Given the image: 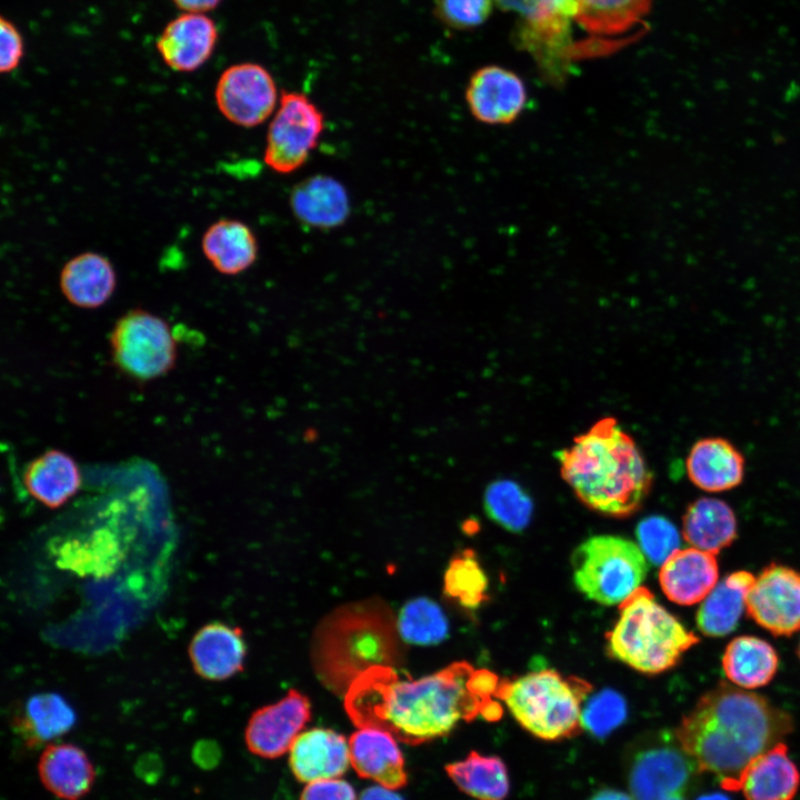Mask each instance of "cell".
<instances>
[{"instance_id": "6da1fadb", "label": "cell", "mask_w": 800, "mask_h": 800, "mask_svg": "<svg viewBox=\"0 0 800 800\" xmlns=\"http://www.w3.org/2000/svg\"><path fill=\"white\" fill-rule=\"evenodd\" d=\"M500 680L467 661L418 680H403L392 667L378 666L351 683L344 707L358 728H380L416 746L447 736L461 721L499 720L502 708L493 698Z\"/></svg>"}, {"instance_id": "7a4b0ae2", "label": "cell", "mask_w": 800, "mask_h": 800, "mask_svg": "<svg viewBox=\"0 0 800 800\" xmlns=\"http://www.w3.org/2000/svg\"><path fill=\"white\" fill-rule=\"evenodd\" d=\"M792 729L791 716L766 697L720 682L698 699L674 733L700 773H711L721 788L737 791L749 763Z\"/></svg>"}, {"instance_id": "3957f363", "label": "cell", "mask_w": 800, "mask_h": 800, "mask_svg": "<svg viewBox=\"0 0 800 800\" xmlns=\"http://www.w3.org/2000/svg\"><path fill=\"white\" fill-rule=\"evenodd\" d=\"M560 474L578 499L604 516L636 513L650 493L653 474L633 438L613 417H603L554 453Z\"/></svg>"}, {"instance_id": "277c9868", "label": "cell", "mask_w": 800, "mask_h": 800, "mask_svg": "<svg viewBox=\"0 0 800 800\" xmlns=\"http://www.w3.org/2000/svg\"><path fill=\"white\" fill-rule=\"evenodd\" d=\"M400 633L390 608L378 600L340 607L316 630L313 667L331 690L346 693L367 670L400 659Z\"/></svg>"}, {"instance_id": "5b68a950", "label": "cell", "mask_w": 800, "mask_h": 800, "mask_svg": "<svg viewBox=\"0 0 800 800\" xmlns=\"http://www.w3.org/2000/svg\"><path fill=\"white\" fill-rule=\"evenodd\" d=\"M606 637L610 657L646 674L671 669L700 641L644 587L619 604V618Z\"/></svg>"}, {"instance_id": "8992f818", "label": "cell", "mask_w": 800, "mask_h": 800, "mask_svg": "<svg viewBox=\"0 0 800 800\" xmlns=\"http://www.w3.org/2000/svg\"><path fill=\"white\" fill-rule=\"evenodd\" d=\"M592 686L582 678L553 669L530 671L513 680L501 679L496 698L533 737L546 741L571 738L582 729V704Z\"/></svg>"}, {"instance_id": "52a82bcc", "label": "cell", "mask_w": 800, "mask_h": 800, "mask_svg": "<svg viewBox=\"0 0 800 800\" xmlns=\"http://www.w3.org/2000/svg\"><path fill=\"white\" fill-rule=\"evenodd\" d=\"M573 582L589 600L620 604L643 582L648 562L640 547L618 536H593L571 557Z\"/></svg>"}, {"instance_id": "ba28073f", "label": "cell", "mask_w": 800, "mask_h": 800, "mask_svg": "<svg viewBox=\"0 0 800 800\" xmlns=\"http://www.w3.org/2000/svg\"><path fill=\"white\" fill-rule=\"evenodd\" d=\"M626 773L634 800H688L700 771L674 731L659 730L631 744Z\"/></svg>"}, {"instance_id": "9c48e42d", "label": "cell", "mask_w": 800, "mask_h": 800, "mask_svg": "<svg viewBox=\"0 0 800 800\" xmlns=\"http://www.w3.org/2000/svg\"><path fill=\"white\" fill-rule=\"evenodd\" d=\"M517 16V41L542 72L560 81L576 60V40L570 0H494Z\"/></svg>"}, {"instance_id": "30bf717a", "label": "cell", "mask_w": 800, "mask_h": 800, "mask_svg": "<svg viewBox=\"0 0 800 800\" xmlns=\"http://www.w3.org/2000/svg\"><path fill=\"white\" fill-rule=\"evenodd\" d=\"M109 343L114 364L136 380L159 378L176 364L177 344L168 322L143 309L123 313Z\"/></svg>"}, {"instance_id": "8fae6325", "label": "cell", "mask_w": 800, "mask_h": 800, "mask_svg": "<svg viewBox=\"0 0 800 800\" xmlns=\"http://www.w3.org/2000/svg\"><path fill=\"white\" fill-rule=\"evenodd\" d=\"M653 0H570L573 22L584 33L576 60L607 56L638 40Z\"/></svg>"}, {"instance_id": "7c38bea8", "label": "cell", "mask_w": 800, "mask_h": 800, "mask_svg": "<svg viewBox=\"0 0 800 800\" xmlns=\"http://www.w3.org/2000/svg\"><path fill=\"white\" fill-rule=\"evenodd\" d=\"M324 130V116L300 92H282L269 123L263 160L274 172L297 171L308 160Z\"/></svg>"}, {"instance_id": "4fadbf2b", "label": "cell", "mask_w": 800, "mask_h": 800, "mask_svg": "<svg viewBox=\"0 0 800 800\" xmlns=\"http://www.w3.org/2000/svg\"><path fill=\"white\" fill-rule=\"evenodd\" d=\"M214 98L221 114L243 128L263 123L276 112L280 100L271 73L253 62L227 68L217 82Z\"/></svg>"}, {"instance_id": "5bb4252c", "label": "cell", "mask_w": 800, "mask_h": 800, "mask_svg": "<svg viewBox=\"0 0 800 800\" xmlns=\"http://www.w3.org/2000/svg\"><path fill=\"white\" fill-rule=\"evenodd\" d=\"M751 619L774 636L800 630V572L771 563L756 577L746 600Z\"/></svg>"}, {"instance_id": "9a60e30c", "label": "cell", "mask_w": 800, "mask_h": 800, "mask_svg": "<svg viewBox=\"0 0 800 800\" xmlns=\"http://www.w3.org/2000/svg\"><path fill=\"white\" fill-rule=\"evenodd\" d=\"M310 716L308 698L291 689L278 702L252 713L244 731L249 751L268 759L281 757L290 750Z\"/></svg>"}, {"instance_id": "2e32d148", "label": "cell", "mask_w": 800, "mask_h": 800, "mask_svg": "<svg viewBox=\"0 0 800 800\" xmlns=\"http://www.w3.org/2000/svg\"><path fill=\"white\" fill-rule=\"evenodd\" d=\"M466 101L471 116L484 124H510L524 110L527 89L513 71L500 66H486L470 78Z\"/></svg>"}, {"instance_id": "e0dca14e", "label": "cell", "mask_w": 800, "mask_h": 800, "mask_svg": "<svg viewBox=\"0 0 800 800\" xmlns=\"http://www.w3.org/2000/svg\"><path fill=\"white\" fill-rule=\"evenodd\" d=\"M217 40L218 29L209 17L186 12L166 26L156 47L169 68L191 72L211 57Z\"/></svg>"}, {"instance_id": "ac0fdd59", "label": "cell", "mask_w": 800, "mask_h": 800, "mask_svg": "<svg viewBox=\"0 0 800 800\" xmlns=\"http://www.w3.org/2000/svg\"><path fill=\"white\" fill-rule=\"evenodd\" d=\"M686 471L697 488L718 493L740 486L746 476V458L728 439L704 437L697 440L686 458Z\"/></svg>"}, {"instance_id": "d6986e66", "label": "cell", "mask_w": 800, "mask_h": 800, "mask_svg": "<svg viewBox=\"0 0 800 800\" xmlns=\"http://www.w3.org/2000/svg\"><path fill=\"white\" fill-rule=\"evenodd\" d=\"M188 653L199 677L221 681L242 670L247 646L240 628L213 621L193 634Z\"/></svg>"}, {"instance_id": "ffe728a7", "label": "cell", "mask_w": 800, "mask_h": 800, "mask_svg": "<svg viewBox=\"0 0 800 800\" xmlns=\"http://www.w3.org/2000/svg\"><path fill=\"white\" fill-rule=\"evenodd\" d=\"M289 766L304 783L340 778L349 768V742L332 729L313 728L301 732L289 750Z\"/></svg>"}, {"instance_id": "44dd1931", "label": "cell", "mask_w": 800, "mask_h": 800, "mask_svg": "<svg viewBox=\"0 0 800 800\" xmlns=\"http://www.w3.org/2000/svg\"><path fill=\"white\" fill-rule=\"evenodd\" d=\"M718 579L716 556L694 547L673 551L659 570L663 593L680 606L701 602L718 583Z\"/></svg>"}, {"instance_id": "7402d4cb", "label": "cell", "mask_w": 800, "mask_h": 800, "mask_svg": "<svg viewBox=\"0 0 800 800\" xmlns=\"http://www.w3.org/2000/svg\"><path fill=\"white\" fill-rule=\"evenodd\" d=\"M348 742L350 764L359 777L393 790L407 784L404 759L390 732L362 727L350 736Z\"/></svg>"}, {"instance_id": "603a6c76", "label": "cell", "mask_w": 800, "mask_h": 800, "mask_svg": "<svg viewBox=\"0 0 800 800\" xmlns=\"http://www.w3.org/2000/svg\"><path fill=\"white\" fill-rule=\"evenodd\" d=\"M290 207L303 224L317 229L341 226L350 213V199L344 186L337 179L317 174L309 177L291 191Z\"/></svg>"}, {"instance_id": "cb8c5ba5", "label": "cell", "mask_w": 800, "mask_h": 800, "mask_svg": "<svg viewBox=\"0 0 800 800\" xmlns=\"http://www.w3.org/2000/svg\"><path fill=\"white\" fill-rule=\"evenodd\" d=\"M800 786V772L779 742L752 760L742 772L737 790L746 800H792Z\"/></svg>"}, {"instance_id": "d4e9b609", "label": "cell", "mask_w": 800, "mask_h": 800, "mask_svg": "<svg viewBox=\"0 0 800 800\" xmlns=\"http://www.w3.org/2000/svg\"><path fill=\"white\" fill-rule=\"evenodd\" d=\"M59 284L73 306L94 309L104 304L117 287V274L110 260L97 252H82L61 269Z\"/></svg>"}, {"instance_id": "484cf974", "label": "cell", "mask_w": 800, "mask_h": 800, "mask_svg": "<svg viewBox=\"0 0 800 800\" xmlns=\"http://www.w3.org/2000/svg\"><path fill=\"white\" fill-rule=\"evenodd\" d=\"M44 788L62 800H79L91 789L96 771L87 753L72 743L48 746L38 763Z\"/></svg>"}, {"instance_id": "4316f807", "label": "cell", "mask_w": 800, "mask_h": 800, "mask_svg": "<svg viewBox=\"0 0 800 800\" xmlns=\"http://www.w3.org/2000/svg\"><path fill=\"white\" fill-rule=\"evenodd\" d=\"M23 483L36 500L56 509L72 498L81 487V473L68 453L50 449L31 460L22 476Z\"/></svg>"}, {"instance_id": "83f0119b", "label": "cell", "mask_w": 800, "mask_h": 800, "mask_svg": "<svg viewBox=\"0 0 800 800\" xmlns=\"http://www.w3.org/2000/svg\"><path fill=\"white\" fill-rule=\"evenodd\" d=\"M201 249L212 267L234 276L251 267L258 258V242L251 228L236 219H220L208 227Z\"/></svg>"}, {"instance_id": "f1b7e54d", "label": "cell", "mask_w": 800, "mask_h": 800, "mask_svg": "<svg viewBox=\"0 0 800 800\" xmlns=\"http://www.w3.org/2000/svg\"><path fill=\"white\" fill-rule=\"evenodd\" d=\"M754 579L752 573L741 570L718 581L696 614L697 626L704 636L723 637L737 628Z\"/></svg>"}, {"instance_id": "f546056e", "label": "cell", "mask_w": 800, "mask_h": 800, "mask_svg": "<svg viewBox=\"0 0 800 800\" xmlns=\"http://www.w3.org/2000/svg\"><path fill=\"white\" fill-rule=\"evenodd\" d=\"M737 518L732 508L718 498L692 501L682 517L684 540L697 549L718 553L737 538Z\"/></svg>"}, {"instance_id": "4dcf8cb0", "label": "cell", "mask_w": 800, "mask_h": 800, "mask_svg": "<svg viewBox=\"0 0 800 800\" xmlns=\"http://www.w3.org/2000/svg\"><path fill=\"white\" fill-rule=\"evenodd\" d=\"M721 662L731 683L751 690L764 687L773 679L779 659L774 648L767 641L740 636L727 644Z\"/></svg>"}, {"instance_id": "1f68e13d", "label": "cell", "mask_w": 800, "mask_h": 800, "mask_svg": "<svg viewBox=\"0 0 800 800\" xmlns=\"http://www.w3.org/2000/svg\"><path fill=\"white\" fill-rule=\"evenodd\" d=\"M77 720L73 708L56 692L31 696L13 719V728L28 747H38L67 733Z\"/></svg>"}, {"instance_id": "d6a6232c", "label": "cell", "mask_w": 800, "mask_h": 800, "mask_svg": "<svg viewBox=\"0 0 800 800\" xmlns=\"http://www.w3.org/2000/svg\"><path fill=\"white\" fill-rule=\"evenodd\" d=\"M57 564L79 576H108L118 567L122 550L114 533L106 529L91 536L69 539L54 549Z\"/></svg>"}, {"instance_id": "836d02e7", "label": "cell", "mask_w": 800, "mask_h": 800, "mask_svg": "<svg viewBox=\"0 0 800 800\" xmlns=\"http://www.w3.org/2000/svg\"><path fill=\"white\" fill-rule=\"evenodd\" d=\"M452 782L476 800H504L510 790L506 763L500 757L470 751L462 760L444 766Z\"/></svg>"}, {"instance_id": "e575fe53", "label": "cell", "mask_w": 800, "mask_h": 800, "mask_svg": "<svg viewBox=\"0 0 800 800\" xmlns=\"http://www.w3.org/2000/svg\"><path fill=\"white\" fill-rule=\"evenodd\" d=\"M489 581L472 550L456 554L444 572L443 591L462 607L476 609L488 599Z\"/></svg>"}, {"instance_id": "d590c367", "label": "cell", "mask_w": 800, "mask_h": 800, "mask_svg": "<svg viewBox=\"0 0 800 800\" xmlns=\"http://www.w3.org/2000/svg\"><path fill=\"white\" fill-rule=\"evenodd\" d=\"M401 640L431 646L448 634V621L441 608L428 598H416L400 610L397 620Z\"/></svg>"}, {"instance_id": "8d00e7d4", "label": "cell", "mask_w": 800, "mask_h": 800, "mask_svg": "<svg viewBox=\"0 0 800 800\" xmlns=\"http://www.w3.org/2000/svg\"><path fill=\"white\" fill-rule=\"evenodd\" d=\"M483 503L488 517L511 532L522 531L533 510L530 497L518 483L507 479L494 481L487 488Z\"/></svg>"}, {"instance_id": "74e56055", "label": "cell", "mask_w": 800, "mask_h": 800, "mask_svg": "<svg viewBox=\"0 0 800 800\" xmlns=\"http://www.w3.org/2000/svg\"><path fill=\"white\" fill-rule=\"evenodd\" d=\"M641 551L653 564H662L680 546V536L674 524L662 516L642 519L637 527Z\"/></svg>"}, {"instance_id": "f35d334b", "label": "cell", "mask_w": 800, "mask_h": 800, "mask_svg": "<svg viewBox=\"0 0 800 800\" xmlns=\"http://www.w3.org/2000/svg\"><path fill=\"white\" fill-rule=\"evenodd\" d=\"M626 711V703L618 693L602 691L582 709V728L594 737H604L624 720Z\"/></svg>"}, {"instance_id": "ab89813d", "label": "cell", "mask_w": 800, "mask_h": 800, "mask_svg": "<svg viewBox=\"0 0 800 800\" xmlns=\"http://www.w3.org/2000/svg\"><path fill=\"white\" fill-rule=\"evenodd\" d=\"M436 17L454 30H470L490 17L494 0H433Z\"/></svg>"}, {"instance_id": "60d3db41", "label": "cell", "mask_w": 800, "mask_h": 800, "mask_svg": "<svg viewBox=\"0 0 800 800\" xmlns=\"http://www.w3.org/2000/svg\"><path fill=\"white\" fill-rule=\"evenodd\" d=\"M300 800H358L353 787L340 778L307 783Z\"/></svg>"}, {"instance_id": "b9f144b4", "label": "cell", "mask_w": 800, "mask_h": 800, "mask_svg": "<svg viewBox=\"0 0 800 800\" xmlns=\"http://www.w3.org/2000/svg\"><path fill=\"white\" fill-rule=\"evenodd\" d=\"M1 58L0 71L2 73L14 70L23 56V41L16 26L4 17L0 19Z\"/></svg>"}, {"instance_id": "7bdbcfd3", "label": "cell", "mask_w": 800, "mask_h": 800, "mask_svg": "<svg viewBox=\"0 0 800 800\" xmlns=\"http://www.w3.org/2000/svg\"><path fill=\"white\" fill-rule=\"evenodd\" d=\"M193 762L203 770L216 768L222 757L220 746L210 739H202L196 742L192 748Z\"/></svg>"}, {"instance_id": "ee69618b", "label": "cell", "mask_w": 800, "mask_h": 800, "mask_svg": "<svg viewBox=\"0 0 800 800\" xmlns=\"http://www.w3.org/2000/svg\"><path fill=\"white\" fill-rule=\"evenodd\" d=\"M136 774L146 783L158 782L163 772V763L156 753L141 754L134 764Z\"/></svg>"}, {"instance_id": "f6af8a7d", "label": "cell", "mask_w": 800, "mask_h": 800, "mask_svg": "<svg viewBox=\"0 0 800 800\" xmlns=\"http://www.w3.org/2000/svg\"><path fill=\"white\" fill-rule=\"evenodd\" d=\"M179 9L191 13H204L218 7L221 0H171Z\"/></svg>"}, {"instance_id": "bcb514c9", "label": "cell", "mask_w": 800, "mask_h": 800, "mask_svg": "<svg viewBox=\"0 0 800 800\" xmlns=\"http://www.w3.org/2000/svg\"><path fill=\"white\" fill-rule=\"evenodd\" d=\"M358 800H404L396 790L383 786H372L364 789Z\"/></svg>"}, {"instance_id": "7dc6e473", "label": "cell", "mask_w": 800, "mask_h": 800, "mask_svg": "<svg viewBox=\"0 0 800 800\" xmlns=\"http://www.w3.org/2000/svg\"><path fill=\"white\" fill-rule=\"evenodd\" d=\"M588 800H634L630 793L613 789L602 788L593 792Z\"/></svg>"}, {"instance_id": "c3c4849f", "label": "cell", "mask_w": 800, "mask_h": 800, "mask_svg": "<svg viewBox=\"0 0 800 800\" xmlns=\"http://www.w3.org/2000/svg\"><path fill=\"white\" fill-rule=\"evenodd\" d=\"M697 800H730L723 793L714 792L700 796Z\"/></svg>"}, {"instance_id": "681fc988", "label": "cell", "mask_w": 800, "mask_h": 800, "mask_svg": "<svg viewBox=\"0 0 800 800\" xmlns=\"http://www.w3.org/2000/svg\"><path fill=\"white\" fill-rule=\"evenodd\" d=\"M798 656H799V659H800V642H799V647H798Z\"/></svg>"}]
</instances>
